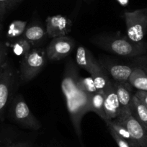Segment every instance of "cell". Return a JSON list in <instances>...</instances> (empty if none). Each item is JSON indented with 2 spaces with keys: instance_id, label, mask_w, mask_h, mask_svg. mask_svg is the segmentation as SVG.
<instances>
[{
  "instance_id": "6da1fadb",
  "label": "cell",
  "mask_w": 147,
  "mask_h": 147,
  "mask_svg": "<svg viewBox=\"0 0 147 147\" xmlns=\"http://www.w3.org/2000/svg\"><path fill=\"white\" fill-rule=\"evenodd\" d=\"M92 42L96 46L123 57H136L145 54L147 52V45L144 41L134 43L126 38L115 37H97Z\"/></svg>"
},
{
  "instance_id": "7a4b0ae2",
  "label": "cell",
  "mask_w": 147,
  "mask_h": 147,
  "mask_svg": "<svg viewBox=\"0 0 147 147\" xmlns=\"http://www.w3.org/2000/svg\"><path fill=\"white\" fill-rule=\"evenodd\" d=\"M90 97L79 89L73 94L65 97L74 128L80 140H82L81 121L84 114L90 112Z\"/></svg>"
},
{
  "instance_id": "3957f363",
  "label": "cell",
  "mask_w": 147,
  "mask_h": 147,
  "mask_svg": "<svg viewBox=\"0 0 147 147\" xmlns=\"http://www.w3.org/2000/svg\"><path fill=\"white\" fill-rule=\"evenodd\" d=\"M46 51L41 48H34L22 59L20 80L26 83L36 77L46 64Z\"/></svg>"
},
{
  "instance_id": "277c9868",
  "label": "cell",
  "mask_w": 147,
  "mask_h": 147,
  "mask_svg": "<svg viewBox=\"0 0 147 147\" xmlns=\"http://www.w3.org/2000/svg\"><path fill=\"white\" fill-rule=\"evenodd\" d=\"M127 35L134 43H141L147 32V13L145 9L124 13Z\"/></svg>"
},
{
  "instance_id": "5b68a950",
  "label": "cell",
  "mask_w": 147,
  "mask_h": 147,
  "mask_svg": "<svg viewBox=\"0 0 147 147\" xmlns=\"http://www.w3.org/2000/svg\"><path fill=\"white\" fill-rule=\"evenodd\" d=\"M11 115L17 123L25 128L38 130L41 127L40 121L32 113L22 95L14 98L11 106Z\"/></svg>"
},
{
  "instance_id": "8992f818",
  "label": "cell",
  "mask_w": 147,
  "mask_h": 147,
  "mask_svg": "<svg viewBox=\"0 0 147 147\" xmlns=\"http://www.w3.org/2000/svg\"><path fill=\"white\" fill-rule=\"evenodd\" d=\"M17 81L18 77L15 70L6 63L0 71V117L10 101Z\"/></svg>"
},
{
  "instance_id": "52a82bcc",
  "label": "cell",
  "mask_w": 147,
  "mask_h": 147,
  "mask_svg": "<svg viewBox=\"0 0 147 147\" xmlns=\"http://www.w3.org/2000/svg\"><path fill=\"white\" fill-rule=\"evenodd\" d=\"M114 121L128 130L137 147H147L146 129L131 112L121 111L118 118Z\"/></svg>"
},
{
  "instance_id": "ba28073f",
  "label": "cell",
  "mask_w": 147,
  "mask_h": 147,
  "mask_svg": "<svg viewBox=\"0 0 147 147\" xmlns=\"http://www.w3.org/2000/svg\"><path fill=\"white\" fill-rule=\"evenodd\" d=\"M74 48V42L67 36H59L52 38L46 49L48 59L51 61H59L70 54Z\"/></svg>"
},
{
  "instance_id": "9c48e42d",
  "label": "cell",
  "mask_w": 147,
  "mask_h": 147,
  "mask_svg": "<svg viewBox=\"0 0 147 147\" xmlns=\"http://www.w3.org/2000/svg\"><path fill=\"white\" fill-rule=\"evenodd\" d=\"M46 30L51 38L65 36L71 30L72 22L63 15H53L47 18L46 20Z\"/></svg>"
},
{
  "instance_id": "30bf717a",
  "label": "cell",
  "mask_w": 147,
  "mask_h": 147,
  "mask_svg": "<svg viewBox=\"0 0 147 147\" xmlns=\"http://www.w3.org/2000/svg\"><path fill=\"white\" fill-rule=\"evenodd\" d=\"M104 94V107L107 120L114 121L121 112V105L117 96L116 91L111 81L103 92ZM106 121V120H105Z\"/></svg>"
},
{
  "instance_id": "8fae6325",
  "label": "cell",
  "mask_w": 147,
  "mask_h": 147,
  "mask_svg": "<svg viewBox=\"0 0 147 147\" xmlns=\"http://www.w3.org/2000/svg\"><path fill=\"white\" fill-rule=\"evenodd\" d=\"M105 70L109 73L115 82H127L133 71L134 68L127 65L117 64L106 61L100 62Z\"/></svg>"
},
{
  "instance_id": "7c38bea8",
  "label": "cell",
  "mask_w": 147,
  "mask_h": 147,
  "mask_svg": "<svg viewBox=\"0 0 147 147\" xmlns=\"http://www.w3.org/2000/svg\"><path fill=\"white\" fill-rule=\"evenodd\" d=\"M116 91L117 96L119 100L121 111L131 113V103L134 94H132L131 85L128 82H113Z\"/></svg>"
},
{
  "instance_id": "4fadbf2b",
  "label": "cell",
  "mask_w": 147,
  "mask_h": 147,
  "mask_svg": "<svg viewBox=\"0 0 147 147\" xmlns=\"http://www.w3.org/2000/svg\"><path fill=\"white\" fill-rule=\"evenodd\" d=\"M90 74L98 92H103L110 82V80L107 77V71L102 67L100 62L95 60Z\"/></svg>"
},
{
  "instance_id": "5bb4252c",
  "label": "cell",
  "mask_w": 147,
  "mask_h": 147,
  "mask_svg": "<svg viewBox=\"0 0 147 147\" xmlns=\"http://www.w3.org/2000/svg\"><path fill=\"white\" fill-rule=\"evenodd\" d=\"M46 35V28L38 23H32L27 27L22 37L33 46L44 40Z\"/></svg>"
},
{
  "instance_id": "9a60e30c",
  "label": "cell",
  "mask_w": 147,
  "mask_h": 147,
  "mask_svg": "<svg viewBox=\"0 0 147 147\" xmlns=\"http://www.w3.org/2000/svg\"><path fill=\"white\" fill-rule=\"evenodd\" d=\"M96 59L89 50L83 46H80L77 49L76 54L77 63L82 69H85L89 73H91L93 64Z\"/></svg>"
},
{
  "instance_id": "2e32d148",
  "label": "cell",
  "mask_w": 147,
  "mask_h": 147,
  "mask_svg": "<svg viewBox=\"0 0 147 147\" xmlns=\"http://www.w3.org/2000/svg\"><path fill=\"white\" fill-rule=\"evenodd\" d=\"M128 82L136 90L147 91V74L141 68H134Z\"/></svg>"
},
{
  "instance_id": "e0dca14e",
  "label": "cell",
  "mask_w": 147,
  "mask_h": 147,
  "mask_svg": "<svg viewBox=\"0 0 147 147\" xmlns=\"http://www.w3.org/2000/svg\"><path fill=\"white\" fill-rule=\"evenodd\" d=\"M131 113L144 125L147 131V107L145 104L134 95L131 103Z\"/></svg>"
},
{
  "instance_id": "ac0fdd59",
  "label": "cell",
  "mask_w": 147,
  "mask_h": 147,
  "mask_svg": "<svg viewBox=\"0 0 147 147\" xmlns=\"http://www.w3.org/2000/svg\"><path fill=\"white\" fill-rule=\"evenodd\" d=\"M90 111L95 113L104 121L107 120L104 107V94L97 92L90 98Z\"/></svg>"
},
{
  "instance_id": "d6986e66",
  "label": "cell",
  "mask_w": 147,
  "mask_h": 147,
  "mask_svg": "<svg viewBox=\"0 0 147 147\" xmlns=\"http://www.w3.org/2000/svg\"><path fill=\"white\" fill-rule=\"evenodd\" d=\"M105 122L107 128H110L112 130H113L118 136H120L121 138H123V139H125L127 142L129 143V144L131 146L137 147L135 141H134L133 138L131 137V134H129L128 130H127L125 127L123 126L122 125L118 123L115 121L106 120V121H105Z\"/></svg>"
},
{
  "instance_id": "ffe728a7",
  "label": "cell",
  "mask_w": 147,
  "mask_h": 147,
  "mask_svg": "<svg viewBox=\"0 0 147 147\" xmlns=\"http://www.w3.org/2000/svg\"><path fill=\"white\" fill-rule=\"evenodd\" d=\"M77 85L79 90L91 97L94 94L98 92L97 89L96 88L93 79L92 77H79L77 82Z\"/></svg>"
},
{
  "instance_id": "44dd1931",
  "label": "cell",
  "mask_w": 147,
  "mask_h": 147,
  "mask_svg": "<svg viewBox=\"0 0 147 147\" xmlns=\"http://www.w3.org/2000/svg\"><path fill=\"white\" fill-rule=\"evenodd\" d=\"M27 21L15 20L11 23L8 30L7 36L11 39H18L23 35L24 32L28 26Z\"/></svg>"
},
{
  "instance_id": "7402d4cb",
  "label": "cell",
  "mask_w": 147,
  "mask_h": 147,
  "mask_svg": "<svg viewBox=\"0 0 147 147\" xmlns=\"http://www.w3.org/2000/svg\"><path fill=\"white\" fill-rule=\"evenodd\" d=\"M12 49L14 53L17 56H21L22 59L32 50V46L28 40L22 36L20 38L17 39L15 43L12 45Z\"/></svg>"
},
{
  "instance_id": "603a6c76",
  "label": "cell",
  "mask_w": 147,
  "mask_h": 147,
  "mask_svg": "<svg viewBox=\"0 0 147 147\" xmlns=\"http://www.w3.org/2000/svg\"><path fill=\"white\" fill-rule=\"evenodd\" d=\"M7 54L8 50L6 45L2 42H0V71L6 63Z\"/></svg>"
},
{
  "instance_id": "cb8c5ba5",
  "label": "cell",
  "mask_w": 147,
  "mask_h": 147,
  "mask_svg": "<svg viewBox=\"0 0 147 147\" xmlns=\"http://www.w3.org/2000/svg\"><path fill=\"white\" fill-rule=\"evenodd\" d=\"M108 128L109 131H110V134L113 136V138H114V140L115 141L116 144H118V147H132L131 145L129 144V143L127 142L125 139H123V138H121L120 136H118L113 130H112L111 128Z\"/></svg>"
},
{
  "instance_id": "d4e9b609",
  "label": "cell",
  "mask_w": 147,
  "mask_h": 147,
  "mask_svg": "<svg viewBox=\"0 0 147 147\" xmlns=\"http://www.w3.org/2000/svg\"><path fill=\"white\" fill-rule=\"evenodd\" d=\"M24 0H0V5H5L8 10L18 6L19 4L23 2Z\"/></svg>"
},
{
  "instance_id": "484cf974",
  "label": "cell",
  "mask_w": 147,
  "mask_h": 147,
  "mask_svg": "<svg viewBox=\"0 0 147 147\" xmlns=\"http://www.w3.org/2000/svg\"><path fill=\"white\" fill-rule=\"evenodd\" d=\"M134 95L137 97L139 100H141L144 104L147 105V91H141L138 90L134 94Z\"/></svg>"
},
{
  "instance_id": "4316f807",
  "label": "cell",
  "mask_w": 147,
  "mask_h": 147,
  "mask_svg": "<svg viewBox=\"0 0 147 147\" xmlns=\"http://www.w3.org/2000/svg\"><path fill=\"white\" fill-rule=\"evenodd\" d=\"M8 11V9L5 5H0V21H2V19L5 17V14Z\"/></svg>"
},
{
  "instance_id": "83f0119b",
  "label": "cell",
  "mask_w": 147,
  "mask_h": 147,
  "mask_svg": "<svg viewBox=\"0 0 147 147\" xmlns=\"http://www.w3.org/2000/svg\"><path fill=\"white\" fill-rule=\"evenodd\" d=\"M12 147H30V146L28 144V143H18V144H15L12 145Z\"/></svg>"
},
{
  "instance_id": "f1b7e54d",
  "label": "cell",
  "mask_w": 147,
  "mask_h": 147,
  "mask_svg": "<svg viewBox=\"0 0 147 147\" xmlns=\"http://www.w3.org/2000/svg\"><path fill=\"white\" fill-rule=\"evenodd\" d=\"M118 2L123 6H126L128 3V0H118Z\"/></svg>"
},
{
  "instance_id": "f546056e",
  "label": "cell",
  "mask_w": 147,
  "mask_h": 147,
  "mask_svg": "<svg viewBox=\"0 0 147 147\" xmlns=\"http://www.w3.org/2000/svg\"><path fill=\"white\" fill-rule=\"evenodd\" d=\"M2 28H3V25H2V21H0V33H1V31H2Z\"/></svg>"
},
{
  "instance_id": "4dcf8cb0",
  "label": "cell",
  "mask_w": 147,
  "mask_h": 147,
  "mask_svg": "<svg viewBox=\"0 0 147 147\" xmlns=\"http://www.w3.org/2000/svg\"><path fill=\"white\" fill-rule=\"evenodd\" d=\"M145 10H146V13H147V8H146Z\"/></svg>"
},
{
  "instance_id": "1f68e13d",
  "label": "cell",
  "mask_w": 147,
  "mask_h": 147,
  "mask_svg": "<svg viewBox=\"0 0 147 147\" xmlns=\"http://www.w3.org/2000/svg\"><path fill=\"white\" fill-rule=\"evenodd\" d=\"M9 147H12V146H9Z\"/></svg>"
},
{
  "instance_id": "d6a6232c",
  "label": "cell",
  "mask_w": 147,
  "mask_h": 147,
  "mask_svg": "<svg viewBox=\"0 0 147 147\" xmlns=\"http://www.w3.org/2000/svg\"><path fill=\"white\" fill-rule=\"evenodd\" d=\"M146 107H147V105H146Z\"/></svg>"
}]
</instances>
